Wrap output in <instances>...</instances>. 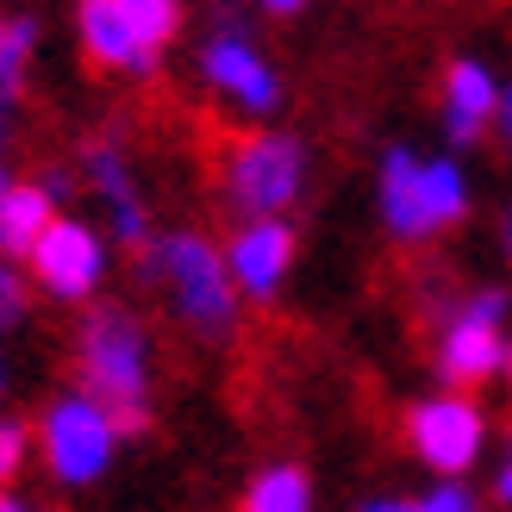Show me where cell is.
<instances>
[{
	"mask_svg": "<svg viewBox=\"0 0 512 512\" xmlns=\"http://www.w3.org/2000/svg\"><path fill=\"white\" fill-rule=\"evenodd\" d=\"M0 138H7V100H0Z\"/></svg>",
	"mask_w": 512,
	"mask_h": 512,
	"instance_id": "cell-26",
	"label": "cell"
},
{
	"mask_svg": "<svg viewBox=\"0 0 512 512\" xmlns=\"http://www.w3.org/2000/svg\"><path fill=\"white\" fill-rule=\"evenodd\" d=\"M82 7H88V0H82Z\"/></svg>",
	"mask_w": 512,
	"mask_h": 512,
	"instance_id": "cell-33",
	"label": "cell"
},
{
	"mask_svg": "<svg viewBox=\"0 0 512 512\" xmlns=\"http://www.w3.org/2000/svg\"><path fill=\"white\" fill-rule=\"evenodd\" d=\"M88 182L107 194V207H113V232L125 244H144L150 238V219L138 207V194H132V175H125V157L113 144H88Z\"/></svg>",
	"mask_w": 512,
	"mask_h": 512,
	"instance_id": "cell-11",
	"label": "cell"
},
{
	"mask_svg": "<svg viewBox=\"0 0 512 512\" xmlns=\"http://www.w3.org/2000/svg\"><path fill=\"white\" fill-rule=\"evenodd\" d=\"M32 275L57 300H88L94 281L107 275V244L82 219H50V232L32 244Z\"/></svg>",
	"mask_w": 512,
	"mask_h": 512,
	"instance_id": "cell-6",
	"label": "cell"
},
{
	"mask_svg": "<svg viewBox=\"0 0 512 512\" xmlns=\"http://www.w3.org/2000/svg\"><path fill=\"white\" fill-rule=\"evenodd\" d=\"M150 269H157L169 281L175 294V313H182L200 338H225L238 319V294H232V275H225V256L194 238V232H175L157 244V256H150Z\"/></svg>",
	"mask_w": 512,
	"mask_h": 512,
	"instance_id": "cell-2",
	"label": "cell"
},
{
	"mask_svg": "<svg viewBox=\"0 0 512 512\" xmlns=\"http://www.w3.org/2000/svg\"><path fill=\"white\" fill-rule=\"evenodd\" d=\"M413 450L425 456L431 469H469L475 463V450H481V413L463 400V394H438V400H425L419 413H413Z\"/></svg>",
	"mask_w": 512,
	"mask_h": 512,
	"instance_id": "cell-7",
	"label": "cell"
},
{
	"mask_svg": "<svg viewBox=\"0 0 512 512\" xmlns=\"http://www.w3.org/2000/svg\"><path fill=\"white\" fill-rule=\"evenodd\" d=\"M0 32H7V25H0Z\"/></svg>",
	"mask_w": 512,
	"mask_h": 512,
	"instance_id": "cell-32",
	"label": "cell"
},
{
	"mask_svg": "<svg viewBox=\"0 0 512 512\" xmlns=\"http://www.w3.org/2000/svg\"><path fill=\"white\" fill-rule=\"evenodd\" d=\"M506 244H512V232H506Z\"/></svg>",
	"mask_w": 512,
	"mask_h": 512,
	"instance_id": "cell-31",
	"label": "cell"
},
{
	"mask_svg": "<svg viewBox=\"0 0 512 512\" xmlns=\"http://www.w3.org/2000/svg\"><path fill=\"white\" fill-rule=\"evenodd\" d=\"M494 113H500L494 75L481 69L475 57H456L450 75H444V125H450V138H456V144H475L481 125H488Z\"/></svg>",
	"mask_w": 512,
	"mask_h": 512,
	"instance_id": "cell-10",
	"label": "cell"
},
{
	"mask_svg": "<svg viewBox=\"0 0 512 512\" xmlns=\"http://www.w3.org/2000/svg\"><path fill=\"white\" fill-rule=\"evenodd\" d=\"M25 450H32V431L19 419H0V481H13L25 469Z\"/></svg>",
	"mask_w": 512,
	"mask_h": 512,
	"instance_id": "cell-19",
	"label": "cell"
},
{
	"mask_svg": "<svg viewBox=\"0 0 512 512\" xmlns=\"http://www.w3.org/2000/svg\"><path fill=\"white\" fill-rule=\"evenodd\" d=\"M38 444H44L50 475L69 481V488H88V481L107 475L119 431H113V419H107V406H94L88 394H63V400L44 413Z\"/></svg>",
	"mask_w": 512,
	"mask_h": 512,
	"instance_id": "cell-3",
	"label": "cell"
},
{
	"mask_svg": "<svg viewBox=\"0 0 512 512\" xmlns=\"http://www.w3.org/2000/svg\"><path fill=\"white\" fill-rule=\"evenodd\" d=\"M200 63H207V82H213V88H225V94H232L244 113H269L275 100H281V82H275V69H269L263 57H256V50H250L238 32L213 38V44H207V57H200Z\"/></svg>",
	"mask_w": 512,
	"mask_h": 512,
	"instance_id": "cell-9",
	"label": "cell"
},
{
	"mask_svg": "<svg viewBox=\"0 0 512 512\" xmlns=\"http://www.w3.org/2000/svg\"><path fill=\"white\" fill-rule=\"evenodd\" d=\"M381 213H388L394 238H431L425 213H419V157L413 150H388V163H381Z\"/></svg>",
	"mask_w": 512,
	"mask_h": 512,
	"instance_id": "cell-14",
	"label": "cell"
},
{
	"mask_svg": "<svg viewBox=\"0 0 512 512\" xmlns=\"http://www.w3.org/2000/svg\"><path fill=\"white\" fill-rule=\"evenodd\" d=\"M500 125H506V138H512V94H500Z\"/></svg>",
	"mask_w": 512,
	"mask_h": 512,
	"instance_id": "cell-24",
	"label": "cell"
},
{
	"mask_svg": "<svg viewBox=\"0 0 512 512\" xmlns=\"http://www.w3.org/2000/svg\"><path fill=\"white\" fill-rule=\"evenodd\" d=\"M0 188H7V175H0Z\"/></svg>",
	"mask_w": 512,
	"mask_h": 512,
	"instance_id": "cell-30",
	"label": "cell"
},
{
	"mask_svg": "<svg viewBox=\"0 0 512 512\" xmlns=\"http://www.w3.org/2000/svg\"><path fill=\"white\" fill-rule=\"evenodd\" d=\"M294 263V232L281 219H250L244 232L225 244V275H232V288L269 300L281 288V275Z\"/></svg>",
	"mask_w": 512,
	"mask_h": 512,
	"instance_id": "cell-8",
	"label": "cell"
},
{
	"mask_svg": "<svg viewBox=\"0 0 512 512\" xmlns=\"http://www.w3.org/2000/svg\"><path fill=\"white\" fill-rule=\"evenodd\" d=\"M425 512H475V500L463 494V488H438V494H431V500H419Z\"/></svg>",
	"mask_w": 512,
	"mask_h": 512,
	"instance_id": "cell-21",
	"label": "cell"
},
{
	"mask_svg": "<svg viewBox=\"0 0 512 512\" xmlns=\"http://www.w3.org/2000/svg\"><path fill=\"white\" fill-rule=\"evenodd\" d=\"M0 512H25V506H19V500H0Z\"/></svg>",
	"mask_w": 512,
	"mask_h": 512,
	"instance_id": "cell-27",
	"label": "cell"
},
{
	"mask_svg": "<svg viewBox=\"0 0 512 512\" xmlns=\"http://www.w3.org/2000/svg\"><path fill=\"white\" fill-rule=\"evenodd\" d=\"M19 319H25V281L19 269L0 263V325H19Z\"/></svg>",
	"mask_w": 512,
	"mask_h": 512,
	"instance_id": "cell-20",
	"label": "cell"
},
{
	"mask_svg": "<svg viewBox=\"0 0 512 512\" xmlns=\"http://www.w3.org/2000/svg\"><path fill=\"white\" fill-rule=\"evenodd\" d=\"M82 44L100 69H150V50L132 38V25L119 19L113 0H88L82 7Z\"/></svg>",
	"mask_w": 512,
	"mask_h": 512,
	"instance_id": "cell-13",
	"label": "cell"
},
{
	"mask_svg": "<svg viewBox=\"0 0 512 512\" xmlns=\"http://www.w3.org/2000/svg\"><path fill=\"white\" fill-rule=\"evenodd\" d=\"M494 494H500V500H512V463L500 469V481H494Z\"/></svg>",
	"mask_w": 512,
	"mask_h": 512,
	"instance_id": "cell-23",
	"label": "cell"
},
{
	"mask_svg": "<svg viewBox=\"0 0 512 512\" xmlns=\"http://www.w3.org/2000/svg\"><path fill=\"white\" fill-rule=\"evenodd\" d=\"M113 7H119L125 25H132V38H138L144 50L169 44L175 25H182V7H175V0H113Z\"/></svg>",
	"mask_w": 512,
	"mask_h": 512,
	"instance_id": "cell-17",
	"label": "cell"
},
{
	"mask_svg": "<svg viewBox=\"0 0 512 512\" xmlns=\"http://www.w3.org/2000/svg\"><path fill=\"white\" fill-rule=\"evenodd\" d=\"M144 331L138 319L125 313H94L82 325V394L94 406H107L113 431L125 438V431H144L150 425V363H144Z\"/></svg>",
	"mask_w": 512,
	"mask_h": 512,
	"instance_id": "cell-1",
	"label": "cell"
},
{
	"mask_svg": "<svg viewBox=\"0 0 512 512\" xmlns=\"http://www.w3.org/2000/svg\"><path fill=\"white\" fill-rule=\"evenodd\" d=\"M263 7H269V13H294V7H300V0H263Z\"/></svg>",
	"mask_w": 512,
	"mask_h": 512,
	"instance_id": "cell-25",
	"label": "cell"
},
{
	"mask_svg": "<svg viewBox=\"0 0 512 512\" xmlns=\"http://www.w3.org/2000/svg\"><path fill=\"white\" fill-rule=\"evenodd\" d=\"M32 44H38V25H32V19H13L7 32H0V100L19 94V75H25Z\"/></svg>",
	"mask_w": 512,
	"mask_h": 512,
	"instance_id": "cell-18",
	"label": "cell"
},
{
	"mask_svg": "<svg viewBox=\"0 0 512 512\" xmlns=\"http://www.w3.org/2000/svg\"><path fill=\"white\" fill-rule=\"evenodd\" d=\"M0 388H7V369H0Z\"/></svg>",
	"mask_w": 512,
	"mask_h": 512,
	"instance_id": "cell-29",
	"label": "cell"
},
{
	"mask_svg": "<svg viewBox=\"0 0 512 512\" xmlns=\"http://www.w3.org/2000/svg\"><path fill=\"white\" fill-rule=\"evenodd\" d=\"M369 512H425V506H413V500H375Z\"/></svg>",
	"mask_w": 512,
	"mask_h": 512,
	"instance_id": "cell-22",
	"label": "cell"
},
{
	"mask_svg": "<svg viewBox=\"0 0 512 512\" xmlns=\"http://www.w3.org/2000/svg\"><path fill=\"white\" fill-rule=\"evenodd\" d=\"M500 313H506V294H500V288H481L463 313H456V325L444 331V350H438L444 381H456V388H475V381H488V375L506 363Z\"/></svg>",
	"mask_w": 512,
	"mask_h": 512,
	"instance_id": "cell-5",
	"label": "cell"
},
{
	"mask_svg": "<svg viewBox=\"0 0 512 512\" xmlns=\"http://www.w3.org/2000/svg\"><path fill=\"white\" fill-rule=\"evenodd\" d=\"M238 512H313V481H306V469L294 463H275L250 481V494Z\"/></svg>",
	"mask_w": 512,
	"mask_h": 512,
	"instance_id": "cell-16",
	"label": "cell"
},
{
	"mask_svg": "<svg viewBox=\"0 0 512 512\" xmlns=\"http://www.w3.org/2000/svg\"><path fill=\"white\" fill-rule=\"evenodd\" d=\"M469 207V188H463V169L456 163H419V213H425V232H444L456 225Z\"/></svg>",
	"mask_w": 512,
	"mask_h": 512,
	"instance_id": "cell-15",
	"label": "cell"
},
{
	"mask_svg": "<svg viewBox=\"0 0 512 512\" xmlns=\"http://www.w3.org/2000/svg\"><path fill=\"white\" fill-rule=\"evenodd\" d=\"M506 369H512V344H506Z\"/></svg>",
	"mask_w": 512,
	"mask_h": 512,
	"instance_id": "cell-28",
	"label": "cell"
},
{
	"mask_svg": "<svg viewBox=\"0 0 512 512\" xmlns=\"http://www.w3.org/2000/svg\"><path fill=\"white\" fill-rule=\"evenodd\" d=\"M225 188H232V200H238L244 213L275 219L300 194V144L294 138H275V132L244 138L232 169H225Z\"/></svg>",
	"mask_w": 512,
	"mask_h": 512,
	"instance_id": "cell-4",
	"label": "cell"
},
{
	"mask_svg": "<svg viewBox=\"0 0 512 512\" xmlns=\"http://www.w3.org/2000/svg\"><path fill=\"white\" fill-rule=\"evenodd\" d=\"M50 219H57V207H50L44 188L7 182L0 188V256H32V244L50 232Z\"/></svg>",
	"mask_w": 512,
	"mask_h": 512,
	"instance_id": "cell-12",
	"label": "cell"
}]
</instances>
